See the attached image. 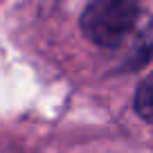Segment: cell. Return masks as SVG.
<instances>
[{"label":"cell","mask_w":153,"mask_h":153,"mask_svg":"<svg viewBox=\"0 0 153 153\" xmlns=\"http://www.w3.org/2000/svg\"><path fill=\"white\" fill-rule=\"evenodd\" d=\"M153 59V16L146 14L140 25V29L135 32V36L131 38V43L124 48V56H122V70L133 72L140 70L142 65H146Z\"/></svg>","instance_id":"cell-2"},{"label":"cell","mask_w":153,"mask_h":153,"mask_svg":"<svg viewBox=\"0 0 153 153\" xmlns=\"http://www.w3.org/2000/svg\"><path fill=\"white\" fill-rule=\"evenodd\" d=\"M146 11L140 0H88L81 14V29L99 48L124 50L140 29Z\"/></svg>","instance_id":"cell-1"},{"label":"cell","mask_w":153,"mask_h":153,"mask_svg":"<svg viewBox=\"0 0 153 153\" xmlns=\"http://www.w3.org/2000/svg\"><path fill=\"white\" fill-rule=\"evenodd\" d=\"M133 106H135V113H137L144 122L153 124V70L144 76V81L137 86Z\"/></svg>","instance_id":"cell-3"}]
</instances>
